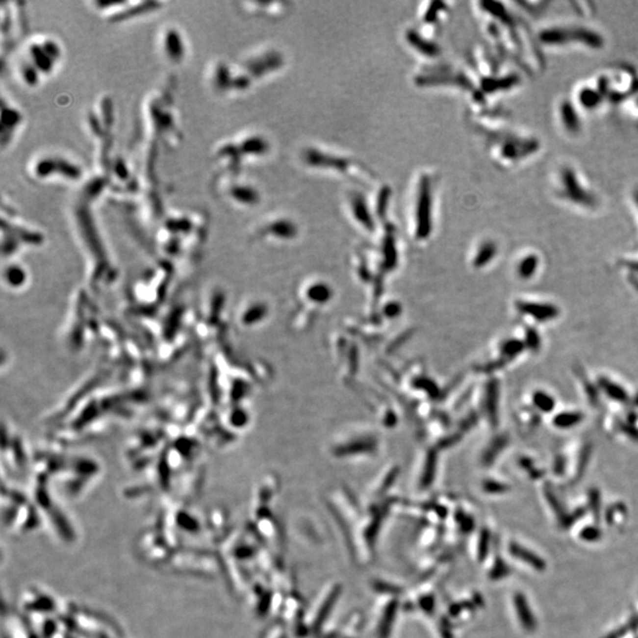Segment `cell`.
<instances>
[{
  "instance_id": "obj_1",
  "label": "cell",
  "mask_w": 638,
  "mask_h": 638,
  "mask_svg": "<svg viewBox=\"0 0 638 638\" xmlns=\"http://www.w3.org/2000/svg\"><path fill=\"white\" fill-rule=\"evenodd\" d=\"M554 195L571 207L582 210L598 208L599 196L591 188L584 175L571 164H562L556 169L553 176Z\"/></svg>"
},
{
  "instance_id": "obj_2",
  "label": "cell",
  "mask_w": 638,
  "mask_h": 638,
  "mask_svg": "<svg viewBox=\"0 0 638 638\" xmlns=\"http://www.w3.org/2000/svg\"><path fill=\"white\" fill-rule=\"evenodd\" d=\"M539 40L541 44L548 46H564L577 43V45L590 46L592 50H598L604 46V39L597 31L573 25H556L545 28L539 33Z\"/></svg>"
},
{
  "instance_id": "obj_3",
  "label": "cell",
  "mask_w": 638,
  "mask_h": 638,
  "mask_svg": "<svg viewBox=\"0 0 638 638\" xmlns=\"http://www.w3.org/2000/svg\"><path fill=\"white\" fill-rule=\"evenodd\" d=\"M4 630L2 638H40V634L36 630L33 624H30L26 618L16 611L4 612Z\"/></svg>"
},
{
  "instance_id": "obj_4",
  "label": "cell",
  "mask_w": 638,
  "mask_h": 638,
  "mask_svg": "<svg viewBox=\"0 0 638 638\" xmlns=\"http://www.w3.org/2000/svg\"><path fill=\"white\" fill-rule=\"evenodd\" d=\"M578 106L574 104V102L564 100L559 103L557 114L559 117V123L561 126L562 130L566 131V134L577 135L582 130V122L578 115Z\"/></svg>"
},
{
  "instance_id": "obj_5",
  "label": "cell",
  "mask_w": 638,
  "mask_h": 638,
  "mask_svg": "<svg viewBox=\"0 0 638 638\" xmlns=\"http://www.w3.org/2000/svg\"><path fill=\"white\" fill-rule=\"evenodd\" d=\"M180 38L173 31H168L164 36V52L172 62H181L183 58V46Z\"/></svg>"
}]
</instances>
